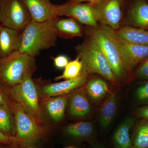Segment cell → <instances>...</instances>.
Returning <instances> with one entry per match:
<instances>
[{
    "instance_id": "obj_20",
    "label": "cell",
    "mask_w": 148,
    "mask_h": 148,
    "mask_svg": "<svg viewBox=\"0 0 148 148\" xmlns=\"http://www.w3.org/2000/svg\"><path fill=\"white\" fill-rule=\"evenodd\" d=\"M86 94L93 102L100 101L109 91L107 83L99 78H94L89 80L86 86Z\"/></svg>"
},
{
    "instance_id": "obj_14",
    "label": "cell",
    "mask_w": 148,
    "mask_h": 148,
    "mask_svg": "<svg viewBox=\"0 0 148 148\" xmlns=\"http://www.w3.org/2000/svg\"><path fill=\"white\" fill-rule=\"evenodd\" d=\"M55 27L58 37L61 38H71L82 36L83 34V29L79 22L71 17H56Z\"/></svg>"
},
{
    "instance_id": "obj_13",
    "label": "cell",
    "mask_w": 148,
    "mask_h": 148,
    "mask_svg": "<svg viewBox=\"0 0 148 148\" xmlns=\"http://www.w3.org/2000/svg\"><path fill=\"white\" fill-rule=\"evenodd\" d=\"M22 32L2 26L0 24V58H4L18 51Z\"/></svg>"
},
{
    "instance_id": "obj_1",
    "label": "cell",
    "mask_w": 148,
    "mask_h": 148,
    "mask_svg": "<svg viewBox=\"0 0 148 148\" xmlns=\"http://www.w3.org/2000/svg\"><path fill=\"white\" fill-rule=\"evenodd\" d=\"M56 17L43 22L29 21L22 32L18 51L35 58L42 51L54 46L58 37Z\"/></svg>"
},
{
    "instance_id": "obj_28",
    "label": "cell",
    "mask_w": 148,
    "mask_h": 148,
    "mask_svg": "<svg viewBox=\"0 0 148 148\" xmlns=\"http://www.w3.org/2000/svg\"><path fill=\"white\" fill-rule=\"evenodd\" d=\"M135 77L148 79V59L143 61L135 72Z\"/></svg>"
},
{
    "instance_id": "obj_27",
    "label": "cell",
    "mask_w": 148,
    "mask_h": 148,
    "mask_svg": "<svg viewBox=\"0 0 148 148\" xmlns=\"http://www.w3.org/2000/svg\"><path fill=\"white\" fill-rule=\"evenodd\" d=\"M136 96L139 103L145 106L148 105V82L138 88Z\"/></svg>"
},
{
    "instance_id": "obj_17",
    "label": "cell",
    "mask_w": 148,
    "mask_h": 148,
    "mask_svg": "<svg viewBox=\"0 0 148 148\" xmlns=\"http://www.w3.org/2000/svg\"><path fill=\"white\" fill-rule=\"evenodd\" d=\"M117 34L129 42L148 46V31L131 26H124L115 31Z\"/></svg>"
},
{
    "instance_id": "obj_6",
    "label": "cell",
    "mask_w": 148,
    "mask_h": 148,
    "mask_svg": "<svg viewBox=\"0 0 148 148\" xmlns=\"http://www.w3.org/2000/svg\"><path fill=\"white\" fill-rule=\"evenodd\" d=\"M31 75L9 90L13 100L35 119L40 120L41 112L36 86Z\"/></svg>"
},
{
    "instance_id": "obj_33",
    "label": "cell",
    "mask_w": 148,
    "mask_h": 148,
    "mask_svg": "<svg viewBox=\"0 0 148 148\" xmlns=\"http://www.w3.org/2000/svg\"><path fill=\"white\" fill-rule=\"evenodd\" d=\"M90 143L92 148H106L103 144L95 140H91Z\"/></svg>"
},
{
    "instance_id": "obj_18",
    "label": "cell",
    "mask_w": 148,
    "mask_h": 148,
    "mask_svg": "<svg viewBox=\"0 0 148 148\" xmlns=\"http://www.w3.org/2000/svg\"><path fill=\"white\" fill-rule=\"evenodd\" d=\"M90 105L83 89H81L74 93L70 102V113L74 117H83L90 111Z\"/></svg>"
},
{
    "instance_id": "obj_16",
    "label": "cell",
    "mask_w": 148,
    "mask_h": 148,
    "mask_svg": "<svg viewBox=\"0 0 148 148\" xmlns=\"http://www.w3.org/2000/svg\"><path fill=\"white\" fill-rule=\"evenodd\" d=\"M134 119L129 117L121 123L117 128L113 138L116 148H133L130 135V129L134 124Z\"/></svg>"
},
{
    "instance_id": "obj_15",
    "label": "cell",
    "mask_w": 148,
    "mask_h": 148,
    "mask_svg": "<svg viewBox=\"0 0 148 148\" xmlns=\"http://www.w3.org/2000/svg\"><path fill=\"white\" fill-rule=\"evenodd\" d=\"M130 24L148 31V4L144 0H137L129 16Z\"/></svg>"
},
{
    "instance_id": "obj_12",
    "label": "cell",
    "mask_w": 148,
    "mask_h": 148,
    "mask_svg": "<svg viewBox=\"0 0 148 148\" xmlns=\"http://www.w3.org/2000/svg\"><path fill=\"white\" fill-rule=\"evenodd\" d=\"M88 75L81 72L79 75L72 79L44 86L42 91L49 97L66 95L79 88L87 82Z\"/></svg>"
},
{
    "instance_id": "obj_24",
    "label": "cell",
    "mask_w": 148,
    "mask_h": 148,
    "mask_svg": "<svg viewBox=\"0 0 148 148\" xmlns=\"http://www.w3.org/2000/svg\"><path fill=\"white\" fill-rule=\"evenodd\" d=\"M132 141L133 148H148V121L143 119L137 126Z\"/></svg>"
},
{
    "instance_id": "obj_32",
    "label": "cell",
    "mask_w": 148,
    "mask_h": 148,
    "mask_svg": "<svg viewBox=\"0 0 148 148\" xmlns=\"http://www.w3.org/2000/svg\"><path fill=\"white\" fill-rule=\"evenodd\" d=\"M3 90V89L0 88V105H7L10 106L11 103L2 92Z\"/></svg>"
},
{
    "instance_id": "obj_21",
    "label": "cell",
    "mask_w": 148,
    "mask_h": 148,
    "mask_svg": "<svg viewBox=\"0 0 148 148\" xmlns=\"http://www.w3.org/2000/svg\"><path fill=\"white\" fill-rule=\"evenodd\" d=\"M65 131L69 136L73 138L87 140L92 136L94 127L90 122H81L69 125L66 127Z\"/></svg>"
},
{
    "instance_id": "obj_19",
    "label": "cell",
    "mask_w": 148,
    "mask_h": 148,
    "mask_svg": "<svg viewBox=\"0 0 148 148\" xmlns=\"http://www.w3.org/2000/svg\"><path fill=\"white\" fill-rule=\"evenodd\" d=\"M117 102L116 94L111 93L102 106L99 121L103 129H107L113 120L116 113Z\"/></svg>"
},
{
    "instance_id": "obj_9",
    "label": "cell",
    "mask_w": 148,
    "mask_h": 148,
    "mask_svg": "<svg viewBox=\"0 0 148 148\" xmlns=\"http://www.w3.org/2000/svg\"><path fill=\"white\" fill-rule=\"evenodd\" d=\"M90 4L98 22L115 31L119 29L122 15L120 0H102Z\"/></svg>"
},
{
    "instance_id": "obj_5",
    "label": "cell",
    "mask_w": 148,
    "mask_h": 148,
    "mask_svg": "<svg viewBox=\"0 0 148 148\" xmlns=\"http://www.w3.org/2000/svg\"><path fill=\"white\" fill-rule=\"evenodd\" d=\"M22 0H0V24L22 32L32 20Z\"/></svg>"
},
{
    "instance_id": "obj_4",
    "label": "cell",
    "mask_w": 148,
    "mask_h": 148,
    "mask_svg": "<svg viewBox=\"0 0 148 148\" xmlns=\"http://www.w3.org/2000/svg\"><path fill=\"white\" fill-rule=\"evenodd\" d=\"M88 33L90 38L97 44L103 52L118 81L123 79L126 72L116 44L106 26L92 28Z\"/></svg>"
},
{
    "instance_id": "obj_2",
    "label": "cell",
    "mask_w": 148,
    "mask_h": 148,
    "mask_svg": "<svg viewBox=\"0 0 148 148\" xmlns=\"http://www.w3.org/2000/svg\"><path fill=\"white\" fill-rule=\"evenodd\" d=\"M36 69L34 57L18 51L0 58V88L9 90L22 82L27 76L32 75Z\"/></svg>"
},
{
    "instance_id": "obj_22",
    "label": "cell",
    "mask_w": 148,
    "mask_h": 148,
    "mask_svg": "<svg viewBox=\"0 0 148 148\" xmlns=\"http://www.w3.org/2000/svg\"><path fill=\"white\" fill-rule=\"evenodd\" d=\"M12 111L10 106L0 105V130L7 135L15 136V123Z\"/></svg>"
},
{
    "instance_id": "obj_34",
    "label": "cell",
    "mask_w": 148,
    "mask_h": 148,
    "mask_svg": "<svg viewBox=\"0 0 148 148\" xmlns=\"http://www.w3.org/2000/svg\"><path fill=\"white\" fill-rule=\"evenodd\" d=\"M33 142L27 143L25 145H23L20 147V148H39L36 145L33 144Z\"/></svg>"
},
{
    "instance_id": "obj_30",
    "label": "cell",
    "mask_w": 148,
    "mask_h": 148,
    "mask_svg": "<svg viewBox=\"0 0 148 148\" xmlns=\"http://www.w3.org/2000/svg\"><path fill=\"white\" fill-rule=\"evenodd\" d=\"M135 113L139 117L148 121V105L139 108L135 112Z\"/></svg>"
},
{
    "instance_id": "obj_36",
    "label": "cell",
    "mask_w": 148,
    "mask_h": 148,
    "mask_svg": "<svg viewBox=\"0 0 148 148\" xmlns=\"http://www.w3.org/2000/svg\"><path fill=\"white\" fill-rule=\"evenodd\" d=\"M67 148H75L74 147H69Z\"/></svg>"
},
{
    "instance_id": "obj_31",
    "label": "cell",
    "mask_w": 148,
    "mask_h": 148,
    "mask_svg": "<svg viewBox=\"0 0 148 148\" xmlns=\"http://www.w3.org/2000/svg\"><path fill=\"white\" fill-rule=\"evenodd\" d=\"M102 0H69L66 4L68 5H75L81 3L83 2L88 1L90 4H95L99 2Z\"/></svg>"
},
{
    "instance_id": "obj_3",
    "label": "cell",
    "mask_w": 148,
    "mask_h": 148,
    "mask_svg": "<svg viewBox=\"0 0 148 148\" xmlns=\"http://www.w3.org/2000/svg\"><path fill=\"white\" fill-rule=\"evenodd\" d=\"M75 50L82 63L81 72L88 75L99 74L113 83L118 81L103 52L93 40L89 38V39L76 47Z\"/></svg>"
},
{
    "instance_id": "obj_11",
    "label": "cell",
    "mask_w": 148,
    "mask_h": 148,
    "mask_svg": "<svg viewBox=\"0 0 148 148\" xmlns=\"http://www.w3.org/2000/svg\"><path fill=\"white\" fill-rule=\"evenodd\" d=\"M31 14L32 20L43 22L58 16V5L50 0H22Z\"/></svg>"
},
{
    "instance_id": "obj_26",
    "label": "cell",
    "mask_w": 148,
    "mask_h": 148,
    "mask_svg": "<svg viewBox=\"0 0 148 148\" xmlns=\"http://www.w3.org/2000/svg\"><path fill=\"white\" fill-rule=\"evenodd\" d=\"M31 142L21 140L16 136H12L5 134L0 130V143L5 145L14 146H21Z\"/></svg>"
},
{
    "instance_id": "obj_29",
    "label": "cell",
    "mask_w": 148,
    "mask_h": 148,
    "mask_svg": "<svg viewBox=\"0 0 148 148\" xmlns=\"http://www.w3.org/2000/svg\"><path fill=\"white\" fill-rule=\"evenodd\" d=\"M54 65L56 68L59 69L65 68L69 64V58L66 56L59 55L53 58Z\"/></svg>"
},
{
    "instance_id": "obj_23",
    "label": "cell",
    "mask_w": 148,
    "mask_h": 148,
    "mask_svg": "<svg viewBox=\"0 0 148 148\" xmlns=\"http://www.w3.org/2000/svg\"><path fill=\"white\" fill-rule=\"evenodd\" d=\"M67 103V96H61L49 101L46 105L48 113L56 121L63 118Z\"/></svg>"
},
{
    "instance_id": "obj_10",
    "label": "cell",
    "mask_w": 148,
    "mask_h": 148,
    "mask_svg": "<svg viewBox=\"0 0 148 148\" xmlns=\"http://www.w3.org/2000/svg\"><path fill=\"white\" fill-rule=\"evenodd\" d=\"M57 13L58 16H68L76 19L81 24L93 28L98 27V21L89 3L58 5Z\"/></svg>"
},
{
    "instance_id": "obj_35",
    "label": "cell",
    "mask_w": 148,
    "mask_h": 148,
    "mask_svg": "<svg viewBox=\"0 0 148 148\" xmlns=\"http://www.w3.org/2000/svg\"><path fill=\"white\" fill-rule=\"evenodd\" d=\"M21 146H14L11 145H9L8 146L6 147H0V148H20Z\"/></svg>"
},
{
    "instance_id": "obj_25",
    "label": "cell",
    "mask_w": 148,
    "mask_h": 148,
    "mask_svg": "<svg viewBox=\"0 0 148 148\" xmlns=\"http://www.w3.org/2000/svg\"><path fill=\"white\" fill-rule=\"evenodd\" d=\"M82 63L79 56H77L73 61L69 62L65 68L63 74L56 77V80L61 79H70L79 75L82 70Z\"/></svg>"
},
{
    "instance_id": "obj_7",
    "label": "cell",
    "mask_w": 148,
    "mask_h": 148,
    "mask_svg": "<svg viewBox=\"0 0 148 148\" xmlns=\"http://www.w3.org/2000/svg\"><path fill=\"white\" fill-rule=\"evenodd\" d=\"M11 108L14 115L15 136L27 142H33L41 139L45 132L36 121L18 103H11Z\"/></svg>"
},
{
    "instance_id": "obj_8",
    "label": "cell",
    "mask_w": 148,
    "mask_h": 148,
    "mask_svg": "<svg viewBox=\"0 0 148 148\" xmlns=\"http://www.w3.org/2000/svg\"><path fill=\"white\" fill-rule=\"evenodd\" d=\"M106 27L116 44L126 73L148 59V46L129 42L117 34L113 29Z\"/></svg>"
}]
</instances>
